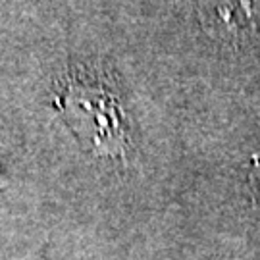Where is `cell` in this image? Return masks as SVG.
<instances>
[{"label": "cell", "mask_w": 260, "mask_h": 260, "mask_svg": "<svg viewBox=\"0 0 260 260\" xmlns=\"http://www.w3.org/2000/svg\"><path fill=\"white\" fill-rule=\"evenodd\" d=\"M58 106L77 131L81 143L101 156H120L125 149V129L120 103L99 79L74 75L56 96Z\"/></svg>", "instance_id": "cell-1"}, {"label": "cell", "mask_w": 260, "mask_h": 260, "mask_svg": "<svg viewBox=\"0 0 260 260\" xmlns=\"http://www.w3.org/2000/svg\"><path fill=\"white\" fill-rule=\"evenodd\" d=\"M205 27L225 43H239L260 29V4H203Z\"/></svg>", "instance_id": "cell-2"}]
</instances>
